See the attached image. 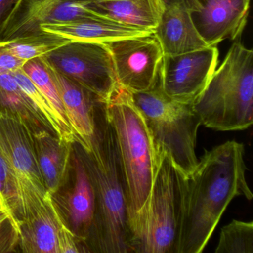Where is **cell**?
I'll return each mask as SVG.
<instances>
[{
    "instance_id": "cell-17",
    "label": "cell",
    "mask_w": 253,
    "mask_h": 253,
    "mask_svg": "<svg viewBox=\"0 0 253 253\" xmlns=\"http://www.w3.org/2000/svg\"><path fill=\"white\" fill-rule=\"evenodd\" d=\"M41 30L45 33L54 34L70 41L100 43L153 33L110 19H82L66 23L42 25Z\"/></svg>"
},
{
    "instance_id": "cell-20",
    "label": "cell",
    "mask_w": 253,
    "mask_h": 253,
    "mask_svg": "<svg viewBox=\"0 0 253 253\" xmlns=\"http://www.w3.org/2000/svg\"><path fill=\"white\" fill-rule=\"evenodd\" d=\"M0 112L17 117L30 128L33 134L42 130H48L53 133L30 99L20 88L12 74L0 75Z\"/></svg>"
},
{
    "instance_id": "cell-11",
    "label": "cell",
    "mask_w": 253,
    "mask_h": 253,
    "mask_svg": "<svg viewBox=\"0 0 253 253\" xmlns=\"http://www.w3.org/2000/svg\"><path fill=\"white\" fill-rule=\"evenodd\" d=\"M218 56L217 46L164 55L160 72L163 91L173 100L193 103L217 69Z\"/></svg>"
},
{
    "instance_id": "cell-9",
    "label": "cell",
    "mask_w": 253,
    "mask_h": 253,
    "mask_svg": "<svg viewBox=\"0 0 253 253\" xmlns=\"http://www.w3.org/2000/svg\"><path fill=\"white\" fill-rule=\"evenodd\" d=\"M22 214L17 220L19 247L25 253H58L57 230L61 214L53 196L32 182L17 177Z\"/></svg>"
},
{
    "instance_id": "cell-24",
    "label": "cell",
    "mask_w": 253,
    "mask_h": 253,
    "mask_svg": "<svg viewBox=\"0 0 253 253\" xmlns=\"http://www.w3.org/2000/svg\"><path fill=\"white\" fill-rule=\"evenodd\" d=\"M0 197L11 214L18 220L22 208L17 175L0 150Z\"/></svg>"
},
{
    "instance_id": "cell-16",
    "label": "cell",
    "mask_w": 253,
    "mask_h": 253,
    "mask_svg": "<svg viewBox=\"0 0 253 253\" xmlns=\"http://www.w3.org/2000/svg\"><path fill=\"white\" fill-rule=\"evenodd\" d=\"M71 163L74 170V184L67 202L70 229L88 252L85 244L94 223L95 195L91 179L73 143Z\"/></svg>"
},
{
    "instance_id": "cell-13",
    "label": "cell",
    "mask_w": 253,
    "mask_h": 253,
    "mask_svg": "<svg viewBox=\"0 0 253 253\" xmlns=\"http://www.w3.org/2000/svg\"><path fill=\"white\" fill-rule=\"evenodd\" d=\"M0 150L17 177L32 182L43 192H48L41 174L33 133L17 117L0 112Z\"/></svg>"
},
{
    "instance_id": "cell-28",
    "label": "cell",
    "mask_w": 253,
    "mask_h": 253,
    "mask_svg": "<svg viewBox=\"0 0 253 253\" xmlns=\"http://www.w3.org/2000/svg\"><path fill=\"white\" fill-rule=\"evenodd\" d=\"M20 0H0V35Z\"/></svg>"
},
{
    "instance_id": "cell-22",
    "label": "cell",
    "mask_w": 253,
    "mask_h": 253,
    "mask_svg": "<svg viewBox=\"0 0 253 253\" xmlns=\"http://www.w3.org/2000/svg\"><path fill=\"white\" fill-rule=\"evenodd\" d=\"M69 41L54 34L43 32L40 35L15 38L2 42L16 57L27 61L43 57Z\"/></svg>"
},
{
    "instance_id": "cell-18",
    "label": "cell",
    "mask_w": 253,
    "mask_h": 253,
    "mask_svg": "<svg viewBox=\"0 0 253 253\" xmlns=\"http://www.w3.org/2000/svg\"><path fill=\"white\" fill-rule=\"evenodd\" d=\"M38 166L47 192L54 195L67 177L72 159V143L48 130L33 134Z\"/></svg>"
},
{
    "instance_id": "cell-5",
    "label": "cell",
    "mask_w": 253,
    "mask_h": 253,
    "mask_svg": "<svg viewBox=\"0 0 253 253\" xmlns=\"http://www.w3.org/2000/svg\"><path fill=\"white\" fill-rule=\"evenodd\" d=\"M146 123L155 157V167L163 154L187 177L198 164L197 135L201 119L192 103L173 100L163 91L161 81L149 91L131 93Z\"/></svg>"
},
{
    "instance_id": "cell-10",
    "label": "cell",
    "mask_w": 253,
    "mask_h": 253,
    "mask_svg": "<svg viewBox=\"0 0 253 253\" xmlns=\"http://www.w3.org/2000/svg\"><path fill=\"white\" fill-rule=\"evenodd\" d=\"M92 1L20 0L2 29L0 42L43 33L41 30L42 25L82 19H109L91 8Z\"/></svg>"
},
{
    "instance_id": "cell-8",
    "label": "cell",
    "mask_w": 253,
    "mask_h": 253,
    "mask_svg": "<svg viewBox=\"0 0 253 253\" xmlns=\"http://www.w3.org/2000/svg\"><path fill=\"white\" fill-rule=\"evenodd\" d=\"M118 84L131 93L153 88L160 78L164 53L154 33L106 42Z\"/></svg>"
},
{
    "instance_id": "cell-23",
    "label": "cell",
    "mask_w": 253,
    "mask_h": 253,
    "mask_svg": "<svg viewBox=\"0 0 253 253\" xmlns=\"http://www.w3.org/2000/svg\"><path fill=\"white\" fill-rule=\"evenodd\" d=\"M215 253H253V222L233 220L222 228Z\"/></svg>"
},
{
    "instance_id": "cell-3",
    "label": "cell",
    "mask_w": 253,
    "mask_h": 253,
    "mask_svg": "<svg viewBox=\"0 0 253 253\" xmlns=\"http://www.w3.org/2000/svg\"><path fill=\"white\" fill-rule=\"evenodd\" d=\"M201 125L217 131H240L253 123V51L241 37L192 103Z\"/></svg>"
},
{
    "instance_id": "cell-19",
    "label": "cell",
    "mask_w": 253,
    "mask_h": 253,
    "mask_svg": "<svg viewBox=\"0 0 253 253\" xmlns=\"http://www.w3.org/2000/svg\"><path fill=\"white\" fill-rule=\"evenodd\" d=\"M91 7L103 17L154 33L164 11L163 0H93Z\"/></svg>"
},
{
    "instance_id": "cell-6",
    "label": "cell",
    "mask_w": 253,
    "mask_h": 253,
    "mask_svg": "<svg viewBox=\"0 0 253 253\" xmlns=\"http://www.w3.org/2000/svg\"><path fill=\"white\" fill-rule=\"evenodd\" d=\"M124 167L128 197L129 224L144 207L150 194L155 162L150 136L131 92L121 85L106 101Z\"/></svg>"
},
{
    "instance_id": "cell-1",
    "label": "cell",
    "mask_w": 253,
    "mask_h": 253,
    "mask_svg": "<svg viewBox=\"0 0 253 253\" xmlns=\"http://www.w3.org/2000/svg\"><path fill=\"white\" fill-rule=\"evenodd\" d=\"M106 101L96 107L89 141L73 143L95 195V215L85 245L88 253H132L126 180Z\"/></svg>"
},
{
    "instance_id": "cell-25",
    "label": "cell",
    "mask_w": 253,
    "mask_h": 253,
    "mask_svg": "<svg viewBox=\"0 0 253 253\" xmlns=\"http://www.w3.org/2000/svg\"><path fill=\"white\" fill-rule=\"evenodd\" d=\"M18 224L10 211L0 214V253H13L19 248Z\"/></svg>"
},
{
    "instance_id": "cell-27",
    "label": "cell",
    "mask_w": 253,
    "mask_h": 253,
    "mask_svg": "<svg viewBox=\"0 0 253 253\" xmlns=\"http://www.w3.org/2000/svg\"><path fill=\"white\" fill-rule=\"evenodd\" d=\"M25 63V60L16 57L0 42V75L13 73L22 69Z\"/></svg>"
},
{
    "instance_id": "cell-26",
    "label": "cell",
    "mask_w": 253,
    "mask_h": 253,
    "mask_svg": "<svg viewBox=\"0 0 253 253\" xmlns=\"http://www.w3.org/2000/svg\"><path fill=\"white\" fill-rule=\"evenodd\" d=\"M58 253H78L83 252L78 244V239L70 228L65 223L63 217L59 220L57 230Z\"/></svg>"
},
{
    "instance_id": "cell-14",
    "label": "cell",
    "mask_w": 253,
    "mask_h": 253,
    "mask_svg": "<svg viewBox=\"0 0 253 253\" xmlns=\"http://www.w3.org/2000/svg\"><path fill=\"white\" fill-rule=\"evenodd\" d=\"M164 11L154 32L164 55H177L210 46L197 32L185 0H163Z\"/></svg>"
},
{
    "instance_id": "cell-7",
    "label": "cell",
    "mask_w": 253,
    "mask_h": 253,
    "mask_svg": "<svg viewBox=\"0 0 253 253\" xmlns=\"http://www.w3.org/2000/svg\"><path fill=\"white\" fill-rule=\"evenodd\" d=\"M41 59L48 67L105 100L120 85L105 43L69 41Z\"/></svg>"
},
{
    "instance_id": "cell-12",
    "label": "cell",
    "mask_w": 253,
    "mask_h": 253,
    "mask_svg": "<svg viewBox=\"0 0 253 253\" xmlns=\"http://www.w3.org/2000/svg\"><path fill=\"white\" fill-rule=\"evenodd\" d=\"M194 26L203 41L217 46L241 37L247 23L250 0H185Z\"/></svg>"
},
{
    "instance_id": "cell-29",
    "label": "cell",
    "mask_w": 253,
    "mask_h": 253,
    "mask_svg": "<svg viewBox=\"0 0 253 253\" xmlns=\"http://www.w3.org/2000/svg\"><path fill=\"white\" fill-rule=\"evenodd\" d=\"M7 211H10L9 210H8L7 206L5 205L3 200L0 197V214H4V213L7 212ZM10 212H11V211H10Z\"/></svg>"
},
{
    "instance_id": "cell-4",
    "label": "cell",
    "mask_w": 253,
    "mask_h": 253,
    "mask_svg": "<svg viewBox=\"0 0 253 253\" xmlns=\"http://www.w3.org/2000/svg\"><path fill=\"white\" fill-rule=\"evenodd\" d=\"M186 187V177L163 154L147 201L130 225L132 253H177Z\"/></svg>"
},
{
    "instance_id": "cell-2",
    "label": "cell",
    "mask_w": 253,
    "mask_h": 253,
    "mask_svg": "<svg viewBox=\"0 0 253 253\" xmlns=\"http://www.w3.org/2000/svg\"><path fill=\"white\" fill-rule=\"evenodd\" d=\"M244 146L232 140L206 151L186 177L177 253H200L231 201L253 199L246 178Z\"/></svg>"
},
{
    "instance_id": "cell-21",
    "label": "cell",
    "mask_w": 253,
    "mask_h": 253,
    "mask_svg": "<svg viewBox=\"0 0 253 253\" xmlns=\"http://www.w3.org/2000/svg\"><path fill=\"white\" fill-rule=\"evenodd\" d=\"M22 69L48 100L57 114L66 132L75 139V134L68 121L58 90L48 72L46 65L42 61L41 57L27 60Z\"/></svg>"
},
{
    "instance_id": "cell-15",
    "label": "cell",
    "mask_w": 253,
    "mask_h": 253,
    "mask_svg": "<svg viewBox=\"0 0 253 253\" xmlns=\"http://www.w3.org/2000/svg\"><path fill=\"white\" fill-rule=\"evenodd\" d=\"M46 66L58 90L75 141L88 143L94 132L96 107L104 99Z\"/></svg>"
}]
</instances>
